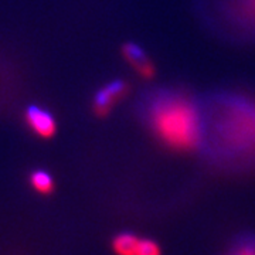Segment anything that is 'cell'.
Returning <instances> with one entry per match:
<instances>
[{
  "mask_svg": "<svg viewBox=\"0 0 255 255\" xmlns=\"http://www.w3.org/2000/svg\"><path fill=\"white\" fill-rule=\"evenodd\" d=\"M139 115L155 137L177 152L200 147L203 117L199 98L180 88L160 87L145 92Z\"/></svg>",
  "mask_w": 255,
  "mask_h": 255,
  "instance_id": "obj_2",
  "label": "cell"
},
{
  "mask_svg": "<svg viewBox=\"0 0 255 255\" xmlns=\"http://www.w3.org/2000/svg\"><path fill=\"white\" fill-rule=\"evenodd\" d=\"M199 101L201 152L224 167L238 169L255 163V95L220 90Z\"/></svg>",
  "mask_w": 255,
  "mask_h": 255,
  "instance_id": "obj_1",
  "label": "cell"
},
{
  "mask_svg": "<svg viewBox=\"0 0 255 255\" xmlns=\"http://www.w3.org/2000/svg\"><path fill=\"white\" fill-rule=\"evenodd\" d=\"M139 241H140V238L136 236L124 233V234H119L114 238L112 250L117 255H136Z\"/></svg>",
  "mask_w": 255,
  "mask_h": 255,
  "instance_id": "obj_8",
  "label": "cell"
},
{
  "mask_svg": "<svg viewBox=\"0 0 255 255\" xmlns=\"http://www.w3.org/2000/svg\"><path fill=\"white\" fill-rule=\"evenodd\" d=\"M30 186L33 187V190L37 191L38 194H50L54 190V180L53 176L48 173L44 169H36L30 173Z\"/></svg>",
  "mask_w": 255,
  "mask_h": 255,
  "instance_id": "obj_7",
  "label": "cell"
},
{
  "mask_svg": "<svg viewBox=\"0 0 255 255\" xmlns=\"http://www.w3.org/2000/svg\"><path fill=\"white\" fill-rule=\"evenodd\" d=\"M122 55L127 60L128 64L136 71L142 78L150 80L155 77L156 67L153 61L150 60L149 54L145 51V48L139 46L133 41H127L122 46Z\"/></svg>",
  "mask_w": 255,
  "mask_h": 255,
  "instance_id": "obj_6",
  "label": "cell"
},
{
  "mask_svg": "<svg viewBox=\"0 0 255 255\" xmlns=\"http://www.w3.org/2000/svg\"><path fill=\"white\" fill-rule=\"evenodd\" d=\"M24 121L30 130L41 139H50L57 133V119L51 111L41 105L31 104L24 111Z\"/></svg>",
  "mask_w": 255,
  "mask_h": 255,
  "instance_id": "obj_5",
  "label": "cell"
},
{
  "mask_svg": "<svg viewBox=\"0 0 255 255\" xmlns=\"http://www.w3.org/2000/svg\"><path fill=\"white\" fill-rule=\"evenodd\" d=\"M227 255H255V240L246 238L240 241L237 246L231 248V251Z\"/></svg>",
  "mask_w": 255,
  "mask_h": 255,
  "instance_id": "obj_9",
  "label": "cell"
},
{
  "mask_svg": "<svg viewBox=\"0 0 255 255\" xmlns=\"http://www.w3.org/2000/svg\"><path fill=\"white\" fill-rule=\"evenodd\" d=\"M136 255H160V248H159V246L156 244L155 241L140 238Z\"/></svg>",
  "mask_w": 255,
  "mask_h": 255,
  "instance_id": "obj_10",
  "label": "cell"
},
{
  "mask_svg": "<svg viewBox=\"0 0 255 255\" xmlns=\"http://www.w3.org/2000/svg\"><path fill=\"white\" fill-rule=\"evenodd\" d=\"M128 91H129V84L119 78L104 84L100 90L94 94L92 111L100 118L107 117L119 101L127 97Z\"/></svg>",
  "mask_w": 255,
  "mask_h": 255,
  "instance_id": "obj_4",
  "label": "cell"
},
{
  "mask_svg": "<svg viewBox=\"0 0 255 255\" xmlns=\"http://www.w3.org/2000/svg\"><path fill=\"white\" fill-rule=\"evenodd\" d=\"M199 4L214 31L237 43L255 41V0H200Z\"/></svg>",
  "mask_w": 255,
  "mask_h": 255,
  "instance_id": "obj_3",
  "label": "cell"
}]
</instances>
